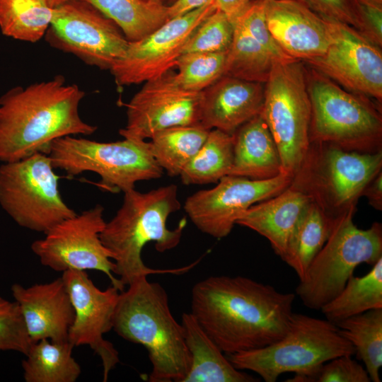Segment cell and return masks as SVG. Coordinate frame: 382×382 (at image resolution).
Masks as SVG:
<instances>
[{"label": "cell", "mask_w": 382, "mask_h": 382, "mask_svg": "<svg viewBox=\"0 0 382 382\" xmlns=\"http://www.w3.org/2000/svg\"><path fill=\"white\" fill-rule=\"evenodd\" d=\"M296 295L243 276L195 284L190 312L228 356L268 346L286 332Z\"/></svg>", "instance_id": "obj_1"}, {"label": "cell", "mask_w": 382, "mask_h": 382, "mask_svg": "<svg viewBox=\"0 0 382 382\" xmlns=\"http://www.w3.org/2000/svg\"><path fill=\"white\" fill-rule=\"evenodd\" d=\"M84 91L64 77L16 87L0 98V161L13 162L47 154L51 143L76 134L91 135L97 127L79 111Z\"/></svg>", "instance_id": "obj_2"}, {"label": "cell", "mask_w": 382, "mask_h": 382, "mask_svg": "<svg viewBox=\"0 0 382 382\" xmlns=\"http://www.w3.org/2000/svg\"><path fill=\"white\" fill-rule=\"evenodd\" d=\"M180 209L178 187L169 185L140 192L134 189L124 192L122 206L100 233L103 245L112 255L114 273L122 284L129 285L151 274H180L192 268L198 261L175 269H153L141 258V251L154 241L157 251L163 253L175 248L180 241L186 221L168 229L166 221L172 213Z\"/></svg>", "instance_id": "obj_3"}, {"label": "cell", "mask_w": 382, "mask_h": 382, "mask_svg": "<svg viewBox=\"0 0 382 382\" xmlns=\"http://www.w3.org/2000/svg\"><path fill=\"white\" fill-rule=\"evenodd\" d=\"M128 286L120 293L112 329L125 340L146 349L152 366L150 382H183L190 367V355L166 290L146 277Z\"/></svg>", "instance_id": "obj_4"}, {"label": "cell", "mask_w": 382, "mask_h": 382, "mask_svg": "<svg viewBox=\"0 0 382 382\" xmlns=\"http://www.w3.org/2000/svg\"><path fill=\"white\" fill-rule=\"evenodd\" d=\"M306 66L311 102L310 142L359 153L382 151V115L371 98L349 92Z\"/></svg>", "instance_id": "obj_5"}, {"label": "cell", "mask_w": 382, "mask_h": 382, "mask_svg": "<svg viewBox=\"0 0 382 382\" xmlns=\"http://www.w3.org/2000/svg\"><path fill=\"white\" fill-rule=\"evenodd\" d=\"M381 170L382 151L359 153L311 142L289 187L334 219L357 209L364 187Z\"/></svg>", "instance_id": "obj_6"}, {"label": "cell", "mask_w": 382, "mask_h": 382, "mask_svg": "<svg viewBox=\"0 0 382 382\" xmlns=\"http://www.w3.org/2000/svg\"><path fill=\"white\" fill-rule=\"evenodd\" d=\"M354 353L353 345L335 324L292 313L281 339L262 348L231 354L228 359L238 370H249L265 382H275L282 374H306L330 359Z\"/></svg>", "instance_id": "obj_7"}, {"label": "cell", "mask_w": 382, "mask_h": 382, "mask_svg": "<svg viewBox=\"0 0 382 382\" xmlns=\"http://www.w3.org/2000/svg\"><path fill=\"white\" fill-rule=\"evenodd\" d=\"M356 211L333 219L325 243L299 279L296 294L306 307L320 310L339 294L359 265H373L382 257L381 224L360 229L353 222Z\"/></svg>", "instance_id": "obj_8"}, {"label": "cell", "mask_w": 382, "mask_h": 382, "mask_svg": "<svg viewBox=\"0 0 382 382\" xmlns=\"http://www.w3.org/2000/svg\"><path fill=\"white\" fill-rule=\"evenodd\" d=\"M54 168L69 177L91 171L100 177V188L123 193L136 183L159 178L163 169L154 158L150 142L125 139L98 142L66 136L54 140L47 151Z\"/></svg>", "instance_id": "obj_9"}, {"label": "cell", "mask_w": 382, "mask_h": 382, "mask_svg": "<svg viewBox=\"0 0 382 382\" xmlns=\"http://www.w3.org/2000/svg\"><path fill=\"white\" fill-rule=\"evenodd\" d=\"M311 102L305 64L274 62L265 83L260 115L278 149L282 173L293 177L310 145Z\"/></svg>", "instance_id": "obj_10"}, {"label": "cell", "mask_w": 382, "mask_h": 382, "mask_svg": "<svg viewBox=\"0 0 382 382\" xmlns=\"http://www.w3.org/2000/svg\"><path fill=\"white\" fill-rule=\"evenodd\" d=\"M47 154L0 166V205L20 226L47 233L76 212L62 199Z\"/></svg>", "instance_id": "obj_11"}, {"label": "cell", "mask_w": 382, "mask_h": 382, "mask_svg": "<svg viewBox=\"0 0 382 382\" xmlns=\"http://www.w3.org/2000/svg\"><path fill=\"white\" fill-rule=\"evenodd\" d=\"M45 37L52 47L108 70L123 57L129 42L112 20L83 0L54 8Z\"/></svg>", "instance_id": "obj_12"}, {"label": "cell", "mask_w": 382, "mask_h": 382, "mask_svg": "<svg viewBox=\"0 0 382 382\" xmlns=\"http://www.w3.org/2000/svg\"><path fill=\"white\" fill-rule=\"evenodd\" d=\"M100 204L66 219L35 241L31 250L41 264L57 272L95 270L105 273L112 286L122 291L124 285L112 274V255L101 241L105 226Z\"/></svg>", "instance_id": "obj_13"}, {"label": "cell", "mask_w": 382, "mask_h": 382, "mask_svg": "<svg viewBox=\"0 0 382 382\" xmlns=\"http://www.w3.org/2000/svg\"><path fill=\"white\" fill-rule=\"evenodd\" d=\"M291 180L284 173L266 180L226 175L214 187L188 197L184 209L199 230L222 238L231 232L250 207L282 192L289 187Z\"/></svg>", "instance_id": "obj_14"}, {"label": "cell", "mask_w": 382, "mask_h": 382, "mask_svg": "<svg viewBox=\"0 0 382 382\" xmlns=\"http://www.w3.org/2000/svg\"><path fill=\"white\" fill-rule=\"evenodd\" d=\"M216 9L214 3L169 19L142 39L129 42L110 69L119 86L139 84L157 78L175 66L198 25Z\"/></svg>", "instance_id": "obj_15"}, {"label": "cell", "mask_w": 382, "mask_h": 382, "mask_svg": "<svg viewBox=\"0 0 382 382\" xmlns=\"http://www.w3.org/2000/svg\"><path fill=\"white\" fill-rule=\"evenodd\" d=\"M330 23L331 41L325 52L303 62L344 89L381 103V48L347 24Z\"/></svg>", "instance_id": "obj_16"}, {"label": "cell", "mask_w": 382, "mask_h": 382, "mask_svg": "<svg viewBox=\"0 0 382 382\" xmlns=\"http://www.w3.org/2000/svg\"><path fill=\"white\" fill-rule=\"evenodd\" d=\"M203 91L180 88L173 72L149 80L126 104L127 124L120 129L125 139L145 141L161 130L199 124Z\"/></svg>", "instance_id": "obj_17"}, {"label": "cell", "mask_w": 382, "mask_h": 382, "mask_svg": "<svg viewBox=\"0 0 382 382\" xmlns=\"http://www.w3.org/2000/svg\"><path fill=\"white\" fill-rule=\"evenodd\" d=\"M62 278L75 312L68 341L74 347H91L101 359L103 381H106L110 371L120 362L118 352L103 337L112 329L120 290L112 285L100 290L85 270H66Z\"/></svg>", "instance_id": "obj_18"}, {"label": "cell", "mask_w": 382, "mask_h": 382, "mask_svg": "<svg viewBox=\"0 0 382 382\" xmlns=\"http://www.w3.org/2000/svg\"><path fill=\"white\" fill-rule=\"evenodd\" d=\"M265 13L272 37L292 59L303 62L325 52L331 41L330 21L302 0H265Z\"/></svg>", "instance_id": "obj_19"}, {"label": "cell", "mask_w": 382, "mask_h": 382, "mask_svg": "<svg viewBox=\"0 0 382 382\" xmlns=\"http://www.w3.org/2000/svg\"><path fill=\"white\" fill-rule=\"evenodd\" d=\"M11 291L32 343L42 339L68 341L75 312L62 277L29 287L14 284Z\"/></svg>", "instance_id": "obj_20"}, {"label": "cell", "mask_w": 382, "mask_h": 382, "mask_svg": "<svg viewBox=\"0 0 382 382\" xmlns=\"http://www.w3.org/2000/svg\"><path fill=\"white\" fill-rule=\"evenodd\" d=\"M265 83L223 76L203 91L199 124L233 134L260 114Z\"/></svg>", "instance_id": "obj_21"}, {"label": "cell", "mask_w": 382, "mask_h": 382, "mask_svg": "<svg viewBox=\"0 0 382 382\" xmlns=\"http://www.w3.org/2000/svg\"><path fill=\"white\" fill-rule=\"evenodd\" d=\"M310 199L290 187L278 195L250 207L236 224L248 227L266 238L282 260L288 241Z\"/></svg>", "instance_id": "obj_22"}, {"label": "cell", "mask_w": 382, "mask_h": 382, "mask_svg": "<svg viewBox=\"0 0 382 382\" xmlns=\"http://www.w3.org/2000/svg\"><path fill=\"white\" fill-rule=\"evenodd\" d=\"M233 137V161L228 175L266 180L282 173L276 143L260 115L241 126Z\"/></svg>", "instance_id": "obj_23"}, {"label": "cell", "mask_w": 382, "mask_h": 382, "mask_svg": "<svg viewBox=\"0 0 382 382\" xmlns=\"http://www.w3.org/2000/svg\"><path fill=\"white\" fill-rule=\"evenodd\" d=\"M181 325L190 355V367L183 382H255L253 376L237 369L223 354L191 313Z\"/></svg>", "instance_id": "obj_24"}, {"label": "cell", "mask_w": 382, "mask_h": 382, "mask_svg": "<svg viewBox=\"0 0 382 382\" xmlns=\"http://www.w3.org/2000/svg\"><path fill=\"white\" fill-rule=\"evenodd\" d=\"M333 219L311 200L289 237L282 260L302 279L313 258L325 243Z\"/></svg>", "instance_id": "obj_25"}, {"label": "cell", "mask_w": 382, "mask_h": 382, "mask_svg": "<svg viewBox=\"0 0 382 382\" xmlns=\"http://www.w3.org/2000/svg\"><path fill=\"white\" fill-rule=\"evenodd\" d=\"M69 342H55L42 339L32 343L22 361L26 382H75L81 369L72 356Z\"/></svg>", "instance_id": "obj_26"}, {"label": "cell", "mask_w": 382, "mask_h": 382, "mask_svg": "<svg viewBox=\"0 0 382 382\" xmlns=\"http://www.w3.org/2000/svg\"><path fill=\"white\" fill-rule=\"evenodd\" d=\"M112 20L129 42L146 37L168 21V5L146 0H83Z\"/></svg>", "instance_id": "obj_27"}, {"label": "cell", "mask_w": 382, "mask_h": 382, "mask_svg": "<svg viewBox=\"0 0 382 382\" xmlns=\"http://www.w3.org/2000/svg\"><path fill=\"white\" fill-rule=\"evenodd\" d=\"M362 277L352 276L342 290L320 310L337 324L369 310L382 308V257Z\"/></svg>", "instance_id": "obj_28"}, {"label": "cell", "mask_w": 382, "mask_h": 382, "mask_svg": "<svg viewBox=\"0 0 382 382\" xmlns=\"http://www.w3.org/2000/svg\"><path fill=\"white\" fill-rule=\"evenodd\" d=\"M209 132L200 124L164 129L151 138V154L168 175H180L199 151Z\"/></svg>", "instance_id": "obj_29"}, {"label": "cell", "mask_w": 382, "mask_h": 382, "mask_svg": "<svg viewBox=\"0 0 382 382\" xmlns=\"http://www.w3.org/2000/svg\"><path fill=\"white\" fill-rule=\"evenodd\" d=\"M233 134L216 129L209 130L199 151L181 172L183 183L187 185L213 183L228 175L233 166Z\"/></svg>", "instance_id": "obj_30"}, {"label": "cell", "mask_w": 382, "mask_h": 382, "mask_svg": "<svg viewBox=\"0 0 382 382\" xmlns=\"http://www.w3.org/2000/svg\"><path fill=\"white\" fill-rule=\"evenodd\" d=\"M354 347L371 381L381 382L382 366V308L369 310L336 324Z\"/></svg>", "instance_id": "obj_31"}, {"label": "cell", "mask_w": 382, "mask_h": 382, "mask_svg": "<svg viewBox=\"0 0 382 382\" xmlns=\"http://www.w3.org/2000/svg\"><path fill=\"white\" fill-rule=\"evenodd\" d=\"M53 8L47 0H0V29L16 40L36 42L45 36Z\"/></svg>", "instance_id": "obj_32"}, {"label": "cell", "mask_w": 382, "mask_h": 382, "mask_svg": "<svg viewBox=\"0 0 382 382\" xmlns=\"http://www.w3.org/2000/svg\"><path fill=\"white\" fill-rule=\"evenodd\" d=\"M224 76L265 83L275 62L267 52L238 23L234 22Z\"/></svg>", "instance_id": "obj_33"}, {"label": "cell", "mask_w": 382, "mask_h": 382, "mask_svg": "<svg viewBox=\"0 0 382 382\" xmlns=\"http://www.w3.org/2000/svg\"><path fill=\"white\" fill-rule=\"evenodd\" d=\"M227 52H189L175 62L178 73L173 79L180 88L202 92L224 76Z\"/></svg>", "instance_id": "obj_34"}, {"label": "cell", "mask_w": 382, "mask_h": 382, "mask_svg": "<svg viewBox=\"0 0 382 382\" xmlns=\"http://www.w3.org/2000/svg\"><path fill=\"white\" fill-rule=\"evenodd\" d=\"M234 24L220 11L209 15L186 43L183 53L227 52L233 36Z\"/></svg>", "instance_id": "obj_35"}, {"label": "cell", "mask_w": 382, "mask_h": 382, "mask_svg": "<svg viewBox=\"0 0 382 382\" xmlns=\"http://www.w3.org/2000/svg\"><path fill=\"white\" fill-rule=\"evenodd\" d=\"M351 355H342L330 359L312 371L294 375L287 382H370L371 378L360 364Z\"/></svg>", "instance_id": "obj_36"}, {"label": "cell", "mask_w": 382, "mask_h": 382, "mask_svg": "<svg viewBox=\"0 0 382 382\" xmlns=\"http://www.w3.org/2000/svg\"><path fill=\"white\" fill-rule=\"evenodd\" d=\"M31 345L18 303L0 296V351L26 355Z\"/></svg>", "instance_id": "obj_37"}, {"label": "cell", "mask_w": 382, "mask_h": 382, "mask_svg": "<svg viewBox=\"0 0 382 382\" xmlns=\"http://www.w3.org/2000/svg\"><path fill=\"white\" fill-rule=\"evenodd\" d=\"M234 22L255 40L275 62L296 60L283 51L270 32L265 18V0H255Z\"/></svg>", "instance_id": "obj_38"}, {"label": "cell", "mask_w": 382, "mask_h": 382, "mask_svg": "<svg viewBox=\"0 0 382 382\" xmlns=\"http://www.w3.org/2000/svg\"><path fill=\"white\" fill-rule=\"evenodd\" d=\"M325 19L347 24L357 31L359 20L355 0H302Z\"/></svg>", "instance_id": "obj_39"}, {"label": "cell", "mask_w": 382, "mask_h": 382, "mask_svg": "<svg viewBox=\"0 0 382 382\" xmlns=\"http://www.w3.org/2000/svg\"><path fill=\"white\" fill-rule=\"evenodd\" d=\"M359 32L375 45L382 47V4L369 0H355Z\"/></svg>", "instance_id": "obj_40"}, {"label": "cell", "mask_w": 382, "mask_h": 382, "mask_svg": "<svg viewBox=\"0 0 382 382\" xmlns=\"http://www.w3.org/2000/svg\"><path fill=\"white\" fill-rule=\"evenodd\" d=\"M255 0H214L216 10L224 13L233 22Z\"/></svg>", "instance_id": "obj_41"}, {"label": "cell", "mask_w": 382, "mask_h": 382, "mask_svg": "<svg viewBox=\"0 0 382 382\" xmlns=\"http://www.w3.org/2000/svg\"><path fill=\"white\" fill-rule=\"evenodd\" d=\"M362 196L375 209L382 210V170L375 175L364 187Z\"/></svg>", "instance_id": "obj_42"}, {"label": "cell", "mask_w": 382, "mask_h": 382, "mask_svg": "<svg viewBox=\"0 0 382 382\" xmlns=\"http://www.w3.org/2000/svg\"><path fill=\"white\" fill-rule=\"evenodd\" d=\"M214 2V0H175L168 5V20Z\"/></svg>", "instance_id": "obj_43"}, {"label": "cell", "mask_w": 382, "mask_h": 382, "mask_svg": "<svg viewBox=\"0 0 382 382\" xmlns=\"http://www.w3.org/2000/svg\"><path fill=\"white\" fill-rule=\"evenodd\" d=\"M69 1L71 0H47V3L53 8Z\"/></svg>", "instance_id": "obj_44"}, {"label": "cell", "mask_w": 382, "mask_h": 382, "mask_svg": "<svg viewBox=\"0 0 382 382\" xmlns=\"http://www.w3.org/2000/svg\"><path fill=\"white\" fill-rule=\"evenodd\" d=\"M146 1L156 2V3H161V4H167V1H168V0H146Z\"/></svg>", "instance_id": "obj_45"}, {"label": "cell", "mask_w": 382, "mask_h": 382, "mask_svg": "<svg viewBox=\"0 0 382 382\" xmlns=\"http://www.w3.org/2000/svg\"><path fill=\"white\" fill-rule=\"evenodd\" d=\"M369 1L382 4V0H369Z\"/></svg>", "instance_id": "obj_46"}, {"label": "cell", "mask_w": 382, "mask_h": 382, "mask_svg": "<svg viewBox=\"0 0 382 382\" xmlns=\"http://www.w3.org/2000/svg\"><path fill=\"white\" fill-rule=\"evenodd\" d=\"M175 1V0H168V1H167V5L172 4V3H173V1Z\"/></svg>", "instance_id": "obj_47"}]
</instances>
